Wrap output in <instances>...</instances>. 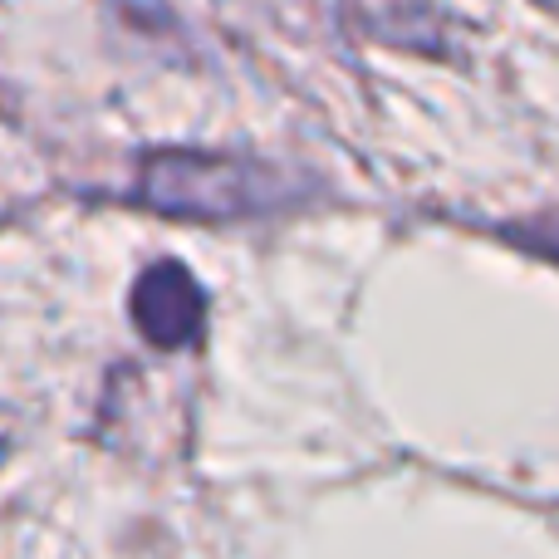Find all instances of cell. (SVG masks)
I'll list each match as a JSON object with an SVG mask.
<instances>
[{
    "mask_svg": "<svg viewBox=\"0 0 559 559\" xmlns=\"http://www.w3.org/2000/svg\"><path fill=\"white\" fill-rule=\"evenodd\" d=\"M299 197L280 167L255 157L216 153H153L138 167V202L163 216L192 222H241V216L280 212Z\"/></svg>",
    "mask_w": 559,
    "mask_h": 559,
    "instance_id": "cell-1",
    "label": "cell"
},
{
    "mask_svg": "<svg viewBox=\"0 0 559 559\" xmlns=\"http://www.w3.org/2000/svg\"><path fill=\"white\" fill-rule=\"evenodd\" d=\"M128 309H133L138 334H143L153 348H167V354L197 344V338H202V324H206V295L182 261L147 265V271L138 275Z\"/></svg>",
    "mask_w": 559,
    "mask_h": 559,
    "instance_id": "cell-2",
    "label": "cell"
},
{
    "mask_svg": "<svg viewBox=\"0 0 559 559\" xmlns=\"http://www.w3.org/2000/svg\"><path fill=\"white\" fill-rule=\"evenodd\" d=\"M506 241H515L521 251L545 255V261L559 265V212H545V216H531V222L506 226Z\"/></svg>",
    "mask_w": 559,
    "mask_h": 559,
    "instance_id": "cell-3",
    "label": "cell"
},
{
    "mask_svg": "<svg viewBox=\"0 0 559 559\" xmlns=\"http://www.w3.org/2000/svg\"><path fill=\"white\" fill-rule=\"evenodd\" d=\"M10 442H15V427H10V417L0 413V466L10 462Z\"/></svg>",
    "mask_w": 559,
    "mask_h": 559,
    "instance_id": "cell-4",
    "label": "cell"
}]
</instances>
